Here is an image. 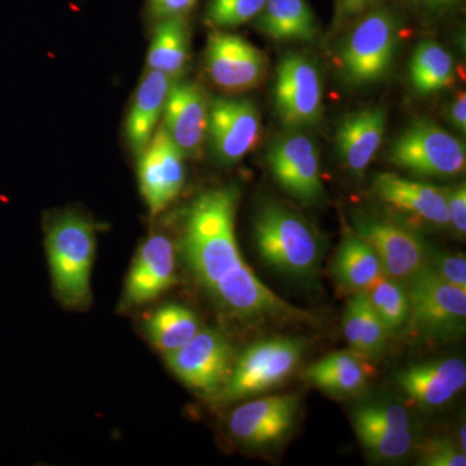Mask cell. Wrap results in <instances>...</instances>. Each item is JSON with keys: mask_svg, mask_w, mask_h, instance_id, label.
Returning <instances> with one entry per match:
<instances>
[{"mask_svg": "<svg viewBox=\"0 0 466 466\" xmlns=\"http://www.w3.org/2000/svg\"><path fill=\"white\" fill-rule=\"evenodd\" d=\"M256 25L276 41H312L318 35L317 18L308 0H267Z\"/></svg>", "mask_w": 466, "mask_h": 466, "instance_id": "cell-23", "label": "cell"}, {"mask_svg": "<svg viewBox=\"0 0 466 466\" xmlns=\"http://www.w3.org/2000/svg\"><path fill=\"white\" fill-rule=\"evenodd\" d=\"M447 210H449L450 225L459 235L466 232V188L460 184L456 188L446 189Z\"/></svg>", "mask_w": 466, "mask_h": 466, "instance_id": "cell-35", "label": "cell"}, {"mask_svg": "<svg viewBox=\"0 0 466 466\" xmlns=\"http://www.w3.org/2000/svg\"><path fill=\"white\" fill-rule=\"evenodd\" d=\"M296 395H272L247 401L228 419V431L236 441L250 449L275 447L293 431L299 420Z\"/></svg>", "mask_w": 466, "mask_h": 466, "instance_id": "cell-11", "label": "cell"}, {"mask_svg": "<svg viewBox=\"0 0 466 466\" xmlns=\"http://www.w3.org/2000/svg\"><path fill=\"white\" fill-rule=\"evenodd\" d=\"M208 75L225 92L241 94L262 84L267 58L247 39L225 32L211 33L205 51Z\"/></svg>", "mask_w": 466, "mask_h": 466, "instance_id": "cell-10", "label": "cell"}, {"mask_svg": "<svg viewBox=\"0 0 466 466\" xmlns=\"http://www.w3.org/2000/svg\"><path fill=\"white\" fill-rule=\"evenodd\" d=\"M458 444L460 450L466 453L465 425L460 426L458 431Z\"/></svg>", "mask_w": 466, "mask_h": 466, "instance_id": "cell-40", "label": "cell"}, {"mask_svg": "<svg viewBox=\"0 0 466 466\" xmlns=\"http://www.w3.org/2000/svg\"><path fill=\"white\" fill-rule=\"evenodd\" d=\"M305 342L274 337L253 343L236 359L231 373L216 400L231 403L278 388L299 368Z\"/></svg>", "mask_w": 466, "mask_h": 466, "instance_id": "cell-4", "label": "cell"}, {"mask_svg": "<svg viewBox=\"0 0 466 466\" xmlns=\"http://www.w3.org/2000/svg\"><path fill=\"white\" fill-rule=\"evenodd\" d=\"M254 240L267 266L293 279L315 275L323 257V241L308 220L290 208L266 204L254 220Z\"/></svg>", "mask_w": 466, "mask_h": 466, "instance_id": "cell-2", "label": "cell"}, {"mask_svg": "<svg viewBox=\"0 0 466 466\" xmlns=\"http://www.w3.org/2000/svg\"><path fill=\"white\" fill-rule=\"evenodd\" d=\"M386 130L382 108H366L350 113L342 119L336 134L339 158L354 174H361L375 158Z\"/></svg>", "mask_w": 466, "mask_h": 466, "instance_id": "cell-20", "label": "cell"}, {"mask_svg": "<svg viewBox=\"0 0 466 466\" xmlns=\"http://www.w3.org/2000/svg\"><path fill=\"white\" fill-rule=\"evenodd\" d=\"M373 191L380 200L395 210L431 225H450L446 189L428 183L413 182L400 175L381 173L373 179Z\"/></svg>", "mask_w": 466, "mask_h": 466, "instance_id": "cell-18", "label": "cell"}, {"mask_svg": "<svg viewBox=\"0 0 466 466\" xmlns=\"http://www.w3.org/2000/svg\"><path fill=\"white\" fill-rule=\"evenodd\" d=\"M451 125L465 134L466 131V95L464 91L459 92L456 99L453 100L449 112Z\"/></svg>", "mask_w": 466, "mask_h": 466, "instance_id": "cell-37", "label": "cell"}, {"mask_svg": "<svg viewBox=\"0 0 466 466\" xmlns=\"http://www.w3.org/2000/svg\"><path fill=\"white\" fill-rule=\"evenodd\" d=\"M46 250L58 299L69 308L87 306L96 251L94 225L76 213L57 217L46 236Z\"/></svg>", "mask_w": 466, "mask_h": 466, "instance_id": "cell-3", "label": "cell"}, {"mask_svg": "<svg viewBox=\"0 0 466 466\" xmlns=\"http://www.w3.org/2000/svg\"><path fill=\"white\" fill-rule=\"evenodd\" d=\"M267 0H210L207 9L208 25L231 29L257 18Z\"/></svg>", "mask_w": 466, "mask_h": 466, "instance_id": "cell-31", "label": "cell"}, {"mask_svg": "<svg viewBox=\"0 0 466 466\" xmlns=\"http://www.w3.org/2000/svg\"><path fill=\"white\" fill-rule=\"evenodd\" d=\"M343 333L352 351L370 359L381 357L389 333L366 291H354L343 315Z\"/></svg>", "mask_w": 466, "mask_h": 466, "instance_id": "cell-24", "label": "cell"}, {"mask_svg": "<svg viewBox=\"0 0 466 466\" xmlns=\"http://www.w3.org/2000/svg\"><path fill=\"white\" fill-rule=\"evenodd\" d=\"M167 357L174 375L193 390L216 395L225 385L233 364L235 352L228 339L214 329H204Z\"/></svg>", "mask_w": 466, "mask_h": 466, "instance_id": "cell-8", "label": "cell"}, {"mask_svg": "<svg viewBox=\"0 0 466 466\" xmlns=\"http://www.w3.org/2000/svg\"><path fill=\"white\" fill-rule=\"evenodd\" d=\"M339 15L343 17H355L366 11L373 0H337Z\"/></svg>", "mask_w": 466, "mask_h": 466, "instance_id": "cell-38", "label": "cell"}, {"mask_svg": "<svg viewBox=\"0 0 466 466\" xmlns=\"http://www.w3.org/2000/svg\"><path fill=\"white\" fill-rule=\"evenodd\" d=\"M408 327L426 339H450L464 329L466 289L424 268L407 281Z\"/></svg>", "mask_w": 466, "mask_h": 466, "instance_id": "cell-5", "label": "cell"}, {"mask_svg": "<svg viewBox=\"0 0 466 466\" xmlns=\"http://www.w3.org/2000/svg\"><path fill=\"white\" fill-rule=\"evenodd\" d=\"M354 424L377 426L389 431H410V417L397 404H370L358 408L352 416Z\"/></svg>", "mask_w": 466, "mask_h": 466, "instance_id": "cell-32", "label": "cell"}, {"mask_svg": "<svg viewBox=\"0 0 466 466\" xmlns=\"http://www.w3.org/2000/svg\"><path fill=\"white\" fill-rule=\"evenodd\" d=\"M425 267L447 283L466 289V259L464 254L453 256V254L438 253V251L431 253V250H429Z\"/></svg>", "mask_w": 466, "mask_h": 466, "instance_id": "cell-34", "label": "cell"}, {"mask_svg": "<svg viewBox=\"0 0 466 466\" xmlns=\"http://www.w3.org/2000/svg\"><path fill=\"white\" fill-rule=\"evenodd\" d=\"M354 426L361 444L376 459L386 461L403 459L413 449V435L410 431H389L361 424Z\"/></svg>", "mask_w": 466, "mask_h": 466, "instance_id": "cell-30", "label": "cell"}, {"mask_svg": "<svg viewBox=\"0 0 466 466\" xmlns=\"http://www.w3.org/2000/svg\"><path fill=\"white\" fill-rule=\"evenodd\" d=\"M372 367L367 358L355 351H339L311 364L305 377L315 388L328 394H355L366 386L370 379Z\"/></svg>", "mask_w": 466, "mask_h": 466, "instance_id": "cell-22", "label": "cell"}, {"mask_svg": "<svg viewBox=\"0 0 466 466\" xmlns=\"http://www.w3.org/2000/svg\"><path fill=\"white\" fill-rule=\"evenodd\" d=\"M420 464L426 466H465V452L452 440H429L420 451Z\"/></svg>", "mask_w": 466, "mask_h": 466, "instance_id": "cell-33", "label": "cell"}, {"mask_svg": "<svg viewBox=\"0 0 466 466\" xmlns=\"http://www.w3.org/2000/svg\"><path fill=\"white\" fill-rule=\"evenodd\" d=\"M334 274L346 289L363 291L385 272L372 247L358 235H350L337 253Z\"/></svg>", "mask_w": 466, "mask_h": 466, "instance_id": "cell-26", "label": "cell"}, {"mask_svg": "<svg viewBox=\"0 0 466 466\" xmlns=\"http://www.w3.org/2000/svg\"><path fill=\"white\" fill-rule=\"evenodd\" d=\"M276 182L284 191L302 201L315 204L323 196L320 156L317 144L303 134H293L272 144L267 156Z\"/></svg>", "mask_w": 466, "mask_h": 466, "instance_id": "cell-15", "label": "cell"}, {"mask_svg": "<svg viewBox=\"0 0 466 466\" xmlns=\"http://www.w3.org/2000/svg\"><path fill=\"white\" fill-rule=\"evenodd\" d=\"M398 20L389 9H376L361 18L341 54L346 79L354 85L381 81L390 72L397 51Z\"/></svg>", "mask_w": 466, "mask_h": 466, "instance_id": "cell-7", "label": "cell"}, {"mask_svg": "<svg viewBox=\"0 0 466 466\" xmlns=\"http://www.w3.org/2000/svg\"><path fill=\"white\" fill-rule=\"evenodd\" d=\"M189 58V30L184 17L159 20L147 56L148 69L177 78Z\"/></svg>", "mask_w": 466, "mask_h": 466, "instance_id": "cell-25", "label": "cell"}, {"mask_svg": "<svg viewBox=\"0 0 466 466\" xmlns=\"http://www.w3.org/2000/svg\"><path fill=\"white\" fill-rule=\"evenodd\" d=\"M137 158L140 193L150 213L159 214L182 192L186 156L161 126Z\"/></svg>", "mask_w": 466, "mask_h": 466, "instance_id": "cell-12", "label": "cell"}, {"mask_svg": "<svg viewBox=\"0 0 466 466\" xmlns=\"http://www.w3.org/2000/svg\"><path fill=\"white\" fill-rule=\"evenodd\" d=\"M390 161L421 177H455L465 170V144L433 121L417 119L392 143Z\"/></svg>", "mask_w": 466, "mask_h": 466, "instance_id": "cell-6", "label": "cell"}, {"mask_svg": "<svg viewBox=\"0 0 466 466\" xmlns=\"http://www.w3.org/2000/svg\"><path fill=\"white\" fill-rule=\"evenodd\" d=\"M238 189L222 187L198 196L187 214L182 253L192 275L225 311L242 320L309 321L260 281L245 262L235 232Z\"/></svg>", "mask_w": 466, "mask_h": 466, "instance_id": "cell-1", "label": "cell"}, {"mask_svg": "<svg viewBox=\"0 0 466 466\" xmlns=\"http://www.w3.org/2000/svg\"><path fill=\"white\" fill-rule=\"evenodd\" d=\"M355 235L372 247L385 275L395 280L407 283L425 267L428 247L406 226L366 218L355 222Z\"/></svg>", "mask_w": 466, "mask_h": 466, "instance_id": "cell-14", "label": "cell"}, {"mask_svg": "<svg viewBox=\"0 0 466 466\" xmlns=\"http://www.w3.org/2000/svg\"><path fill=\"white\" fill-rule=\"evenodd\" d=\"M198 0H149V12L157 20L184 17L192 11Z\"/></svg>", "mask_w": 466, "mask_h": 466, "instance_id": "cell-36", "label": "cell"}, {"mask_svg": "<svg viewBox=\"0 0 466 466\" xmlns=\"http://www.w3.org/2000/svg\"><path fill=\"white\" fill-rule=\"evenodd\" d=\"M366 291L370 305L381 319L388 333L400 332L410 319V299L404 283L382 275Z\"/></svg>", "mask_w": 466, "mask_h": 466, "instance_id": "cell-29", "label": "cell"}, {"mask_svg": "<svg viewBox=\"0 0 466 466\" xmlns=\"http://www.w3.org/2000/svg\"><path fill=\"white\" fill-rule=\"evenodd\" d=\"M177 283L173 241L153 235L140 245L126 278L124 300L128 306H142L157 299Z\"/></svg>", "mask_w": 466, "mask_h": 466, "instance_id": "cell-17", "label": "cell"}, {"mask_svg": "<svg viewBox=\"0 0 466 466\" xmlns=\"http://www.w3.org/2000/svg\"><path fill=\"white\" fill-rule=\"evenodd\" d=\"M164 125L168 137L186 157L200 153L208 134V103L200 86L174 81L165 104Z\"/></svg>", "mask_w": 466, "mask_h": 466, "instance_id": "cell-16", "label": "cell"}, {"mask_svg": "<svg viewBox=\"0 0 466 466\" xmlns=\"http://www.w3.org/2000/svg\"><path fill=\"white\" fill-rule=\"evenodd\" d=\"M201 328L195 312L177 303L156 309L146 324L150 341L165 355L183 348Z\"/></svg>", "mask_w": 466, "mask_h": 466, "instance_id": "cell-28", "label": "cell"}, {"mask_svg": "<svg viewBox=\"0 0 466 466\" xmlns=\"http://www.w3.org/2000/svg\"><path fill=\"white\" fill-rule=\"evenodd\" d=\"M173 82L157 70L148 69L143 76L126 118V137L135 155L139 156L152 139Z\"/></svg>", "mask_w": 466, "mask_h": 466, "instance_id": "cell-21", "label": "cell"}, {"mask_svg": "<svg viewBox=\"0 0 466 466\" xmlns=\"http://www.w3.org/2000/svg\"><path fill=\"white\" fill-rule=\"evenodd\" d=\"M218 161L232 165L257 148L260 115L248 99L218 97L208 106V134Z\"/></svg>", "mask_w": 466, "mask_h": 466, "instance_id": "cell-13", "label": "cell"}, {"mask_svg": "<svg viewBox=\"0 0 466 466\" xmlns=\"http://www.w3.org/2000/svg\"><path fill=\"white\" fill-rule=\"evenodd\" d=\"M397 381L415 403L429 408L444 406L465 388V361L449 358L415 364L400 372Z\"/></svg>", "mask_w": 466, "mask_h": 466, "instance_id": "cell-19", "label": "cell"}, {"mask_svg": "<svg viewBox=\"0 0 466 466\" xmlns=\"http://www.w3.org/2000/svg\"><path fill=\"white\" fill-rule=\"evenodd\" d=\"M275 109L288 127L315 125L323 110V82L309 57L288 54L276 72Z\"/></svg>", "mask_w": 466, "mask_h": 466, "instance_id": "cell-9", "label": "cell"}, {"mask_svg": "<svg viewBox=\"0 0 466 466\" xmlns=\"http://www.w3.org/2000/svg\"><path fill=\"white\" fill-rule=\"evenodd\" d=\"M417 2L424 5L425 8L431 9V11H440V9L451 7L459 0H417Z\"/></svg>", "mask_w": 466, "mask_h": 466, "instance_id": "cell-39", "label": "cell"}, {"mask_svg": "<svg viewBox=\"0 0 466 466\" xmlns=\"http://www.w3.org/2000/svg\"><path fill=\"white\" fill-rule=\"evenodd\" d=\"M455 64L440 43L425 41L417 46L410 61V81L419 95H433L455 84Z\"/></svg>", "mask_w": 466, "mask_h": 466, "instance_id": "cell-27", "label": "cell"}]
</instances>
